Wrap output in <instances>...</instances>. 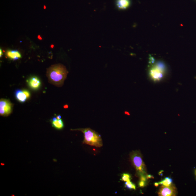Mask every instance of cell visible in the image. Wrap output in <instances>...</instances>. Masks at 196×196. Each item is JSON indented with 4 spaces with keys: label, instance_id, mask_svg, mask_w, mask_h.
<instances>
[{
    "label": "cell",
    "instance_id": "obj_1",
    "mask_svg": "<svg viewBox=\"0 0 196 196\" xmlns=\"http://www.w3.org/2000/svg\"><path fill=\"white\" fill-rule=\"evenodd\" d=\"M68 73L66 67L62 64L52 66L47 69V76L52 84L58 86L63 84Z\"/></svg>",
    "mask_w": 196,
    "mask_h": 196
},
{
    "label": "cell",
    "instance_id": "obj_2",
    "mask_svg": "<svg viewBox=\"0 0 196 196\" xmlns=\"http://www.w3.org/2000/svg\"><path fill=\"white\" fill-rule=\"evenodd\" d=\"M73 131H79L84 134V139L83 144H87L96 147H100L103 145L101 136L95 130L90 128L71 129Z\"/></svg>",
    "mask_w": 196,
    "mask_h": 196
},
{
    "label": "cell",
    "instance_id": "obj_3",
    "mask_svg": "<svg viewBox=\"0 0 196 196\" xmlns=\"http://www.w3.org/2000/svg\"><path fill=\"white\" fill-rule=\"evenodd\" d=\"M166 70L165 64L164 63L161 61L154 63L149 69L150 76L153 81H160L164 77Z\"/></svg>",
    "mask_w": 196,
    "mask_h": 196
},
{
    "label": "cell",
    "instance_id": "obj_4",
    "mask_svg": "<svg viewBox=\"0 0 196 196\" xmlns=\"http://www.w3.org/2000/svg\"><path fill=\"white\" fill-rule=\"evenodd\" d=\"M130 157L133 165L135 168L138 175L140 176L146 175L145 165L140 152L137 151H133L131 153Z\"/></svg>",
    "mask_w": 196,
    "mask_h": 196
},
{
    "label": "cell",
    "instance_id": "obj_5",
    "mask_svg": "<svg viewBox=\"0 0 196 196\" xmlns=\"http://www.w3.org/2000/svg\"><path fill=\"white\" fill-rule=\"evenodd\" d=\"M12 104L8 100L1 99L0 101V115L7 116L12 113Z\"/></svg>",
    "mask_w": 196,
    "mask_h": 196
},
{
    "label": "cell",
    "instance_id": "obj_6",
    "mask_svg": "<svg viewBox=\"0 0 196 196\" xmlns=\"http://www.w3.org/2000/svg\"><path fill=\"white\" fill-rule=\"evenodd\" d=\"M177 193V188L173 184L169 186L162 185L161 187L158 192L160 196H176Z\"/></svg>",
    "mask_w": 196,
    "mask_h": 196
},
{
    "label": "cell",
    "instance_id": "obj_7",
    "mask_svg": "<svg viewBox=\"0 0 196 196\" xmlns=\"http://www.w3.org/2000/svg\"><path fill=\"white\" fill-rule=\"evenodd\" d=\"M27 82L29 87L35 90H38L41 85L40 79L36 76L31 77L28 79Z\"/></svg>",
    "mask_w": 196,
    "mask_h": 196
},
{
    "label": "cell",
    "instance_id": "obj_8",
    "mask_svg": "<svg viewBox=\"0 0 196 196\" xmlns=\"http://www.w3.org/2000/svg\"><path fill=\"white\" fill-rule=\"evenodd\" d=\"M116 5L119 10H125L129 8L131 5V0H116Z\"/></svg>",
    "mask_w": 196,
    "mask_h": 196
},
{
    "label": "cell",
    "instance_id": "obj_9",
    "mask_svg": "<svg viewBox=\"0 0 196 196\" xmlns=\"http://www.w3.org/2000/svg\"><path fill=\"white\" fill-rule=\"evenodd\" d=\"M6 56L11 60H15L22 58L19 52L17 50H8L6 53Z\"/></svg>",
    "mask_w": 196,
    "mask_h": 196
},
{
    "label": "cell",
    "instance_id": "obj_10",
    "mask_svg": "<svg viewBox=\"0 0 196 196\" xmlns=\"http://www.w3.org/2000/svg\"><path fill=\"white\" fill-rule=\"evenodd\" d=\"M15 95L16 99L21 103H24L26 100L27 98L23 90H16L15 92Z\"/></svg>",
    "mask_w": 196,
    "mask_h": 196
},
{
    "label": "cell",
    "instance_id": "obj_11",
    "mask_svg": "<svg viewBox=\"0 0 196 196\" xmlns=\"http://www.w3.org/2000/svg\"><path fill=\"white\" fill-rule=\"evenodd\" d=\"M52 126L58 130H62L64 127L63 122L62 119L51 121Z\"/></svg>",
    "mask_w": 196,
    "mask_h": 196
},
{
    "label": "cell",
    "instance_id": "obj_12",
    "mask_svg": "<svg viewBox=\"0 0 196 196\" xmlns=\"http://www.w3.org/2000/svg\"><path fill=\"white\" fill-rule=\"evenodd\" d=\"M173 180L171 178L169 177H166L163 180L159 182V184H162L163 185L166 186H169L172 184Z\"/></svg>",
    "mask_w": 196,
    "mask_h": 196
},
{
    "label": "cell",
    "instance_id": "obj_13",
    "mask_svg": "<svg viewBox=\"0 0 196 196\" xmlns=\"http://www.w3.org/2000/svg\"><path fill=\"white\" fill-rule=\"evenodd\" d=\"M125 186L127 188L130 189H136V186L135 185L131 182L130 180H129L126 182Z\"/></svg>",
    "mask_w": 196,
    "mask_h": 196
},
{
    "label": "cell",
    "instance_id": "obj_14",
    "mask_svg": "<svg viewBox=\"0 0 196 196\" xmlns=\"http://www.w3.org/2000/svg\"><path fill=\"white\" fill-rule=\"evenodd\" d=\"M130 176L128 174L124 173L122 175L121 180L122 181L127 182V181L130 180Z\"/></svg>",
    "mask_w": 196,
    "mask_h": 196
},
{
    "label": "cell",
    "instance_id": "obj_15",
    "mask_svg": "<svg viewBox=\"0 0 196 196\" xmlns=\"http://www.w3.org/2000/svg\"><path fill=\"white\" fill-rule=\"evenodd\" d=\"M23 91L25 95L26 96L27 99H29L30 96V94L29 92L26 90H23Z\"/></svg>",
    "mask_w": 196,
    "mask_h": 196
},
{
    "label": "cell",
    "instance_id": "obj_16",
    "mask_svg": "<svg viewBox=\"0 0 196 196\" xmlns=\"http://www.w3.org/2000/svg\"><path fill=\"white\" fill-rule=\"evenodd\" d=\"M139 186L140 187L143 188L145 186V183L144 181H140L139 183Z\"/></svg>",
    "mask_w": 196,
    "mask_h": 196
},
{
    "label": "cell",
    "instance_id": "obj_17",
    "mask_svg": "<svg viewBox=\"0 0 196 196\" xmlns=\"http://www.w3.org/2000/svg\"><path fill=\"white\" fill-rule=\"evenodd\" d=\"M147 177L145 176V175H142V176H140V180L142 181H144L145 182L147 181Z\"/></svg>",
    "mask_w": 196,
    "mask_h": 196
},
{
    "label": "cell",
    "instance_id": "obj_18",
    "mask_svg": "<svg viewBox=\"0 0 196 196\" xmlns=\"http://www.w3.org/2000/svg\"><path fill=\"white\" fill-rule=\"evenodd\" d=\"M146 177H147V179H149L150 178H154V177L151 175H147L146 176Z\"/></svg>",
    "mask_w": 196,
    "mask_h": 196
},
{
    "label": "cell",
    "instance_id": "obj_19",
    "mask_svg": "<svg viewBox=\"0 0 196 196\" xmlns=\"http://www.w3.org/2000/svg\"><path fill=\"white\" fill-rule=\"evenodd\" d=\"M58 120V119H57L56 117H53L51 120L50 121H56V120Z\"/></svg>",
    "mask_w": 196,
    "mask_h": 196
},
{
    "label": "cell",
    "instance_id": "obj_20",
    "mask_svg": "<svg viewBox=\"0 0 196 196\" xmlns=\"http://www.w3.org/2000/svg\"><path fill=\"white\" fill-rule=\"evenodd\" d=\"M56 118L58 120H60L61 119V118H62V117H61V115H59L56 116Z\"/></svg>",
    "mask_w": 196,
    "mask_h": 196
},
{
    "label": "cell",
    "instance_id": "obj_21",
    "mask_svg": "<svg viewBox=\"0 0 196 196\" xmlns=\"http://www.w3.org/2000/svg\"><path fill=\"white\" fill-rule=\"evenodd\" d=\"M2 50L1 49H0V57H2Z\"/></svg>",
    "mask_w": 196,
    "mask_h": 196
},
{
    "label": "cell",
    "instance_id": "obj_22",
    "mask_svg": "<svg viewBox=\"0 0 196 196\" xmlns=\"http://www.w3.org/2000/svg\"><path fill=\"white\" fill-rule=\"evenodd\" d=\"M159 185V184H158V183H155L154 184V185L156 187L158 186Z\"/></svg>",
    "mask_w": 196,
    "mask_h": 196
},
{
    "label": "cell",
    "instance_id": "obj_23",
    "mask_svg": "<svg viewBox=\"0 0 196 196\" xmlns=\"http://www.w3.org/2000/svg\"><path fill=\"white\" fill-rule=\"evenodd\" d=\"M64 108L65 109L68 108V106L67 105H66L64 106Z\"/></svg>",
    "mask_w": 196,
    "mask_h": 196
},
{
    "label": "cell",
    "instance_id": "obj_24",
    "mask_svg": "<svg viewBox=\"0 0 196 196\" xmlns=\"http://www.w3.org/2000/svg\"><path fill=\"white\" fill-rule=\"evenodd\" d=\"M125 114H127V115H130V114H129L128 112H125Z\"/></svg>",
    "mask_w": 196,
    "mask_h": 196
},
{
    "label": "cell",
    "instance_id": "obj_25",
    "mask_svg": "<svg viewBox=\"0 0 196 196\" xmlns=\"http://www.w3.org/2000/svg\"><path fill=\"white\" fill-rule=\"evenodd\" d=\"M194 173H195V175L196 179V169L195 170Z\"/></svg>",
    "mask_w": 196,
    "mask_h": 196
}]
</instances>
